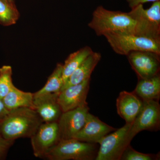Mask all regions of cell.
Wrapping results in <instances>:
<instances>
[{"mask_svg": "<svg viewBox=\"0 0 160 160\" xmlns=\"http://www.w3.org/2000/svg\"><path fill=\"white\" fill-rule=\"evenodd\" d=\"M43 123L35 109L29 108L12 109L0 122V135L11 141L20 138H30Z\"/></svg>", "mask_w": 160, "mask_h": 160, "instance_id": "1", "label": "cell"}, {"mask_svg": "<svg viewBox=\"0 0 160 160\" xmlns=\"http://www.w3.org/2000/svg\"><path fill=\"white\" fill-rule=\"evenodd\" d=\"M98 36L109 32L134 34L135 22L128 12L111 11L98 6L88 24Z\"/></svg>", "mask_w": 160, "mask_h": 160, "instance_id": "2", "label": "cell"}, {"mask_svg": "<svg viewBox=\"0 0 160 160\" xmlns=\"http://www.w3.org/2000/svg\"><path fill=\"white\" fill-rule=\"evenodd\" d=\"M98 147L97 143L86 142L74 138L61 140L47 153L49 160H95Z\"/></svg>", "mask_w": 160, "mask_h": 160, "instance_id": "3", "label": "cell"}, {"mask_svg": "<svg viewBox=\"0 0 160 160\" xmlns=\"http://www.w3.org/2000/svg\"><path fill=\"white\" fill-rule=\"evenodd\" d=\"M112 49L118 54L131 52L149 51L160 54V41L134 34L109 32L104 35Z\"/></svg>", "mask_w": 160, "mask_h": 160, "instance_id": "4", "label": "cell"}, {"mask_svg": "<svg viewBox=\"0 0 160 160\" xmlns=\"http://www.w3.org/2000/svg\"><path fill=\"white\" fill-rule=\"evenodd\" d=\"M128 13L135 22L134 34L160 41V1L147 9L140 4Z\"/></svg>", "mask_w": 160, "mask_h": 160, "instance_id": "5", "label": "cell"}, {"mask_svg": "<svg viewBox=\"0 0 160 160\" xmlns=\"http://www.w3.org/2000/svg\"><path fill=\"white\" fill-rule=\"evenodd\" d=\"M131 124H127L103 137L98 144L100 146L95 160H120L126 147L128 132Z\"/></svg>", "mask_w": 160, "mask_h": 160, "instance_id": "6", "label": "cell"}, {"mask_svg": "<svg viewBox=\"0 0 160 160\" xmlns=\"http://www.w3.org/2000/svg\"><path fill=\"white\" fill-rule=\"evenodd\" d=\"M160 125V106L159 101H143L142 109L132 124L128 132L129 143L138 133L143 130L157 131Z\"/></svg>", "mask_w": 160, "mask_h": 160, "instance_id": "7", "label": "cell"}, {"mask_svg": "<svg viewBox=\"0 0 160 160\" xmlns=\"http://www.w3.org/2000/svg\"><path fill=\"white\" fill-rule=\"evenodd\" d=\"M30 139L35 156L45 159L47 153L60 141L58 122H43Z\"/></svg>", "mask_w": 160, "mask_h": 160, "instance_id": "8", "label": "cell"}, {"mask_svg": "<svg viewBox=\"0 0 160 160\" xmlns=\"http://www.w3.org/2000/svg\"><path fill=\"white\" fill-rule=\"evenodd\" d=\"M89 110L87 104L62 112L58 122L60 140L74 137L85 125Z\"/></svg>", "mask_w": 160, "mask_h": 160, "instance_id": "9", "label": "cell"}, {"mask_svg": "<svg viewBox=\"0 0 160 160\" xmlns=\"http://www.w3.org/2000/svg\"><path fill=\"white\" fill-rule=\"evenodd\" d=\"M160 55L152 52L133 51L127 56L139 79H144L159 73Z\"/></svg>", "mask_w": 160, "mask_h": 160, "instance_id": "10", "label": "cell"}, {"mask_svg": "<svg viewBox=\"0 0 160 160\" xmlns=\"http://www.w3.org/2000/svg\"><path fill=\"white\" fill-rule=\"evenodd\" d=\"M91 78L77 85L67 87L61 91L58 101L63 112L88 104L86 98Z\"/></svg>", "mask_w": 160, "mask_h": 160, "instance_id": "11", "label": "cell"}, {"mask_svg": "<svg viewBox=\"0 0 160 160\" xmlns=\"http://www.w3.org/2000/svg\"><path fill=\"white\" fill-rule=\"evenodd\" d=\"M116 129L89 112L83 128L73 138L82 142L98 144L105 136Z\"/></svg>", "mask_w": 160, "mask_h": 160, "instance_id": "12", "label": "cell"}, {"mask_svg": "<svg viewBox=\"0 0 160 160\" xmlns=\"http://www.w3.org/2000/svg\"><path fill=\"white\" fill-rule=\"evenodd\" d=\"M59 93H51L33 98L38 114L43 122H58L63 112L58 101Z\"/></svg>", "mask_w": 160, "mask_h": 160, "instance_id": "13", "label": "cell"}, {"mask_svg": "<svg viewBox=\"0 0 160 160\" xmlns=\"http://www.w3.org/2000/svg\"><path fill=\"white\" fill-rule=\"evenodd\" d=\"M143 103L142 100L133 92H121L116 101L118 114L126 123L131 124L141 111Z\"/></svg>", "mask_w": 160, "mask_h": 160, "instance_id": "14", "label": "cell"}, {"mask_svg": "<svg viewBox=\"0 0 160 160\" xmlns=\"http://www.w3.org/2000/svg\"><path fill=\"white\" fill-rule=\"evenodd\" d=\"M102 58L101 53L93 52L76 69L64 83L62 90L91 78L92 71Z\"/></svg>", "mask_w": 160, "mask_h": 160, "instance_id": "15", "label": "cell"}, {"mask_svg": "<svg viewBox=\"0 0 160 160\" xmlns=\"http://www.w3.org/2000/svg\"><path fill=\"white\" fill-rule=\"evenodd\" d=\"M2 100L9 111L19 108L35 109L33 93L20 90L14 85Z\"/></svg>", "mask_w": 160, "mask_h": 160, "instance_id": "16", "label": "cell"}, {"mask_svg": "<svg viewBox=\"0 0 160 160\" xmlns=\"http://www.w3.org/2000/svg\"><path fill=\"white\" fill-rule=\"evenodd\" d=\"M133 92L143 101H159L160 97V76L158 74L149 78L139 79Z\"/></svg>", "mask_w": 160, "mask_h": 160, "instance_id": "17", "label": "cell"}, {"mask_svg": "<svg viewBox=\"0 0 160 160\" xmlns=\"http://www.w3.org/2000/svg\"><path fill=\"white\" fill-rule=\"evenodd\" d=\"M93 52L90 47L86 46L69 55L63 64L62 78L64 83Z\"/></svg>", "mask_w": 160, "mask_h": 160, "instance_id": "18", "label": "cell"}, {"mask_svg": "<svg viewBox=\"0 0 160 160\" xmlns=\"http://www.w3.org/2000/svg\"><path fill=\"white\" fill-rule=\"evenodd\" d=\"M63 64L58 63L48 78L45 86L33 93V98L51 93H59L64 86L62 78Z\"/></svg>", "mask_w": 160, "mask_h": 160, "instance_id": "19", "label": "cell"}, {"mask_svg": "<svg viewBox=\"0 0 160 160\" xmlns=\"http://www.w3.org/2000/svg\"><path fill=\"white\" fill-rule=\"evenodd\" d=\"M14 2L10 0H0V24L4 26L14 25L19 18Z\"/></svg>", "mask_w": 160, "mask_h": 160, "instance_id": "20", "label": "cell"}, {"mask_svg": "<svg viewBox=\"0 0 160 160\" xmlns=\"http://www.w3.org/2000/svg\"><path fill=\"white\" fill-rule=\"evenodd\" d=\"M12 69L10 66H3L0 68V99H2L13 86Z\"/></svg>", "mask_w": 160, "mask_h": 160, "instance_id": "21", "label": "cell"}, {"mask_svg": "<svg viewBox=\"0 0 160 160\" xmlns=\"http://www.w3.org/2000/svg\"><path fill=\"white\" fill-rule=\"evenodd\" d=\"M160 158V155L146 154L137 151L130 144L126 147L120 160H156Z\"/></svg>", "mask_w": 160, "mask_h": 160, "instance_id": "22", "label": "cell"}, {"mask_svg": "<svg viewBox=\"0 0 160 160\" xmlns=\"http://www.w3.org/2000/svg\"><path fill=\"white\" fill-rule=\"evenodd\" d=\"M14 141L6 139L0 135V160L5 159Z\"/></svg>", "mask_w": 160, "mask_h": 160, "instance_id": "23", "label": "cell"}, {"mask_svg": "<svg viewBox=\"0 0 160 160\" xmlns=\"http://www.w3.org/2000/svg\"><path fill=\"white\" fill-rule=\"evenodd\" d=\"M158 1H160V0H127V2L128 3L129 7L131 9H132L140 4L143 5L144 3L149 2H153Z\"/></svg>", "mask_w": 160, "mask_h": 160, "instance_id": "24", "label": "cell"}, {"mask_svg": "<svg viewBox=\"0 0 160 160\" xmlns=\"http://www.w3.org/2000/svg\"><path fill=\"white\" fill-rule=\"evenodd\" d=\"M9 111L5 107L2 100L0 99V122L6 117Z\"/></svg>", "mask_w": 160, "mask_h": 160, "instance_id": "25", "label": "cell"}, {"mask_svg": "<svg viewBox=\"0 0 160 160\" xmlns=\"http://www.w3.org/2000/svg\"><path fill=\"white\" fill-rule=\"evenodd\" d=\"M10 1H12V2H14V0H10Z\"/></svg>", "mask_w": 160, "mask_h": 160, "instance_id": "26", "label": "cell"}]
</instances>
